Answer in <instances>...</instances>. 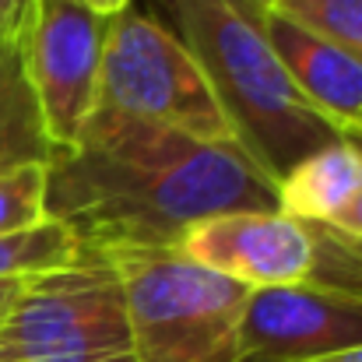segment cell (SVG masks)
Segmentation results:
<instances>
[{
  "instance_id": "obj_1",
  "label": "cell",
  "mask_w": 362,
  "mask_h": 362,
  "mask_svg": "<svg viewBox=\"0 0 362 362\" xmlns=\"http://www.w3.org/2000/svg\"><path fill=\"white\" fill-rule=\"evenodd\" d=\"M264 208H278V183L236 141L99 110L46 162V218L92 253L176 246L204 218Z\"/></svg>"
},
{
  "instance_id": "obj_2",
  "label": "cell",
  "mask_w": 362,
  "mask_h": 362,
  "mask_svg": "<svg viewBox=\"0 0 362 362\" xmlns=\"http://www.w3.org/2000/svg\"><path fill=\"white\" fill-rule=\"evenodd\" d=\"M169 28L194 53L233 141L278 183L341 130L288 81L260 25V0H162Z\"/></svg>"
},
{
  "instance_id": "obj_3",
  "label": "cell",
  "mask_w": 362,
  "mask_h": 362,
  "mask_svg": "<svg viewBox=\"0 0 362 362\" xmlns=\"http://www.w3.org/2000/svg\"><path fill=\"white\" fill-rule=\"evenodd\" d=\"M103 257L120 281L137 362H236L246 285L201 267L176 246Z\"/></svg>"
},
{
  "instance_id": "obj_4",
  "label": "cell",
  "mask_w": 362,
  "mask_h": 362,
  "mask_svg": "<svg viewBox=\"0 0 362 362\" xmlns=\"http://www.w3.org/2000/svg\"><path fill=\"white\" fill-rule=\"evenodd\" d=\"M0 362H137L110 257L81 250L25 278L0 317Z\"/></svg>"
},
{
  "instance_id": "obj_5",
  "label": "cell",
  "mask_w": 362,
  "mask_h": 362,
  "mask_svg": "<svg viewBox=\"0 0 362 362\" xmlns=\"http://www.w3.org/2000/svg\"><path fill=\"white\" fill-rule=\"evenodd\" d=\"M95 110L204 141H233L194 53L165 21L134 7L110 21Z\"/></svg>"
},
{
  "instance_id": "obj_6",
  "label": "cell",
  "mask_w": 362,
  "mask_h": 362,
  "mask_svg": "<svg viewBox=\"0 0 362 362\" xmlns=\"http://www.w3.org/2000/svg\"><path fill=\"white\" fill-rule=\"evenodd\" d=\"M110 21L113 18L92 11L85 0L32 4L18 46L42 127L57 151L71 148L95 113Z\"/></svg>"
},
{
  "instance_id": "obj_7",
  "label": "cell",
  "mask_w": 362,
  "mask_h": 362,
  "mask_svg": "<svg viewBox=\"0 0 362 362\" xmlns=\"http://www.w3.org/2000/svg\"><path fill=\"white\" fill-rule=\"evenodd\" d=\"M362 349V303L317 285L250 288L236 362H324Z\"/></svg>"
},
{
  "instance_id": "obj_8",
  "label": "cell",
  "mask_w": 362,
  "mask_h": 362,
  "mask_svg": "<svg viewBox=\"0 0 362 362\" xmlns=\"http://www.w3.org/2000/svg\"><path fill=\"white\" fill-rule=\"evenodd\" d=\"M176 250L246 288L303 285L313 267L310 226L278 208L204 218L180 236Z\"/></svg>"
},
{
  "instance_id": "obj_9",
  "label": "cell",
  "mask_w": 362,
  "mask_h": 362,
  "mask_svg": "<svg viewBox=\"0 0 362 362\" xmlns=\"http://www.w3.org/2000/svg\"><path fill=\"white\" fill-rule=\"evenodd\" d=\"M260 25L299 95L338 130L362 113V57L260 0Z\"/></svg>"
},
{
  "instance_id": "obj_10",
  "label": "cell",
  "mask_w": 362,
  "mask_h": 362,
  "mask_svg": "<svg viewBox=\"0 0 362 362\" xmlns=\"http://www.w3.org/2000/svg\"><path fill=\"white\" fill-rule=\"evenodd\" d=\"M359 194L362 148L349 130H341L334 141L303 155L278 180V211L299 222L334 226L359 201Z\"/></svg>"
},
{
  "instance_id": "obj_11",
  "label": "cell",
  "mask_w": 362,
  "mask_h": 362,
  "mask_svg": "<svg viewBox=\"0 0 362 362\" xmlns=\"http://www.w3.org/2000/svg\"><path fill=\"white\" fill-rule=\"evenodd\" d=\"M53 141L42 127L21 46L0 39V173L21 165H46L53 158Z\"/></svg>"
},
{
  "instance_id": "obj_12",
  "label": "cell",
  "mask_w": 362,
  "mask_h": 362,
  "mask_svg": "<svg viewBox=\"0 0 362 362\" xmlns=\"http://www.w3.org/2000/svg\"><path fill=\"white\" fill-rule=\"evenodd\" d=\"M81 253V243L71 229L46 218L21 233L0 236V281H25L42 271H57Z\"/></svg>"
},
{
  "instance_id": "obj_13",
  "label": "cell",
  "mask_w": 362,
  "mask_h": 362,
  "mask_svg": "<svg viewBox=\"0 0 362 362\" xmlns=\"http://www.w3.org/2000/svg\"><path fill=\"white\" fill-rule=\"evenodd\" d=\"M313 233V267L303 285L341 292L362 303V236H349L334 226L306 222Z\"/></svg>"
},
{
  "instance_id": "obj_14",
  "label": "cell",
  "mask_w": 362,
  "mask_h": 362,
  "mask_svg": "<svg viewBox=\"0 0 362 362\" xmlns=\"http://www.w3.org/2000/svg\"><path fill=\"white\" fill-rule=\"evenodd\" d=\"M299 25L362 57V0H271Z\"/></svg>"
},
{
  "instance_id": "obj_15",
  "label": "cell",
  "mask_w": 362,
  "mask_h": 362,
  "mask_svg": "<svg viewBox=\"0 0 362 362\" xmlns=\"http://www.w3.org/2000/svg\"><path fill=\"white\" fill-rule=\"evenodd\" d=\"M46 222V165L0 173V236Z\"/></svg>"
},
{
  "instance_id": "obj_16",
  "label": "cell",
  "mask_w": 362,
  "mask_h": 362,
  "mask_svg": "<svg viewBox=\"0 0 362 362\" xmlns=\"http://www.w3.org/2000/svg\"><path fill=\"white\" fill-rule=\"evenodd\" d=\"M32 4L35 0H0V39H7V42L21 39L28 14H32Z\"/></svg>"
},
{
  "instance_id": "obj_17",
  "label": "cell",
  "mask_w": 362,
  "mask_h": 362,
  "mask_svg": "<svg viewBox=\"0 0 362 362\" xmlns=\"http://www.w3.org/2000/svg\"><path fill=\"white\" fill-rule=\"evenodd\" d=\"M356 141H359V148H362V134H356V130H349ZM334 229H341V233H349V236H362V194H359V201L334 222Z\"/></svg>"
},
{
  "instance_id": "obj_18",
  "label": "cell",
  "mask_w": 362,
  "mask_h": 362,
  "mask_svg": "<svg viewBox=\"0 0 362 362\" xmlns=\"http://www.w3.org/2000/svg\"><path fill=\"white\" fill-rule=\"evenodd\" d=\"M92 11H99V14H106V18H113V14H120L130 7V0H85Z\"/></svg>"
},
{
  "instance_id": "obj_19",
  "label": "cell",
  "mask_w": 362,
  "mask_h": 362,
  "mask_svg": "<svg viewBox=\"0 0 362 362\" xmlns=\"http://www.w3.org/2000/svg\"><path fill=\"white\" fill-rule=\"evenodd\" d=\"M18 285H21V281H0V317H4V313H7V306L14 303Z\"/></svg>"
},
{
  "instance_id": "obj_20",
  "label": "cell",
  "mask_w": 362,
  "mask_h": 362,
  "mask_svg": "<svg viewBox=\"0 0 362 362\" xmlns=\"http://www.w3.org/2000/svg\"><path fill=\"white\" fill-rule=\"evenodd\" d=\"M324 362H362V349H349V352H341V356L324 359Z\"/></svg>"
},
{
  "instance_id": "obj_21",
  "label": "cell",
  "mask_w": 362,
  "mask_h": 362,
  "mask_svg": "<svg viewBox=\"0 0 362 362\" xmlns=\"http://www.w3.org/2000/svg\"><path fill=\"white\" fill-rule=\"evenodd\" d=\"M341 130H356V134H362V113L352 123H349V127H341Z\"/></svg>"
}]
</instances>
